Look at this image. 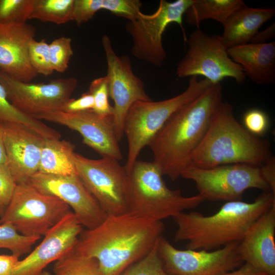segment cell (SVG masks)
Instances as JSON below:
<instances>
[{"label":"cell","instance_id":"1","mask_svg":"<svg viewBox=\"0 0 275 275\" xmlns=\"http://www.w3.org/2000/svg\"><path fill=\"white\" fill-rule=\"evenodd\" d=\"M164 230L162 221L128 212L108 215L97 227L82 230L74 249L95 259L102 275H120L152 250Z\"/></svg>","mask_w":275,"mask_h":275},{"label":"cell","instance_id":"2","mask_svg":"<svg viewBox=\"0 0 275 275\" xmlns=\"http://www.w3.org/2000/svg\"><path fill=\"white\" fill-rule=\"evenodd\" d=\"M222 101V85L212 84L167 120L148 145L163 175L173 181L181 177Z\"/></svg>","mask_w":275,"mask_h":275},{"label":"cell","instance_id":"3","mask_svg":"<svg viewBox=\"0 0 275 275\" xmlns=\"http://www.w3.org/2000/svg\"><path fill=\"white\" fill-rule=\"evenodd\" d=\"M275 205V195L263 192L252 202H226L214 214L179 213L172 218L177 226L176 242L187 241V249L211 251L240 242L252 224Z\"/></svg>","mask_w":275,"mask_h":275},{"label":"cell","instance_id":"4","mask_svg":"<svg viewBox=\"0 0 275 275\" xmlns=\"http://www.w3.org/2000/svg\"><path fill=\"white\" fill-rule=\"evenodd\" d=\"M271 155L268 142L250 132L235 118L233 106L222 101L190 163L202 169L235 163L260 167Z\"/></svg>","mask_w":275,"mask_h":275},{"label":"cell","instance_id":"5","mask_svg":"<svg viewBox=\"0 0 275 275\" xmlns=\"http://www.w3.org/2000/svg\"><path fill=\"white\" fill-rule=\"evenodd\" d=\"M127 174L128 212L132 214L162 221L205 201L199 194L185 197L180 189H170L153 161L137 160Z\"/></svg>","mask_w":275,"mask_h":275},{"label":"cell","instance_id":"6","mask_svg":"<svg viewBox=\"0 0 275 275\" xmlns=\"http://www.w3.org/2000/svg\"><path fill=\"white\" fill-rule=\"evenodd\" d=\"M212 84L208 80L190 77L185 91L171 98L154 101H138L129 108L125 116L124 135L128 143L124 168L128 173L144 147L148 146L169 118L178 109L194 100Z\"/></svg>","mask_w":275,"mask_h":275},{"label":"cell","instance_id":"7","mask_svg":"<svg viewBox=\"0 0 275 275\" xmlns=\"http://www.w3.org/2000/svg\"><path fill=\"white\" fill-rule=\"evenodd\" d=\"M57 197L45 194L29 181L17 184L0 225L11 224L20 234L29 237L44 236L70 211Z\"/></svg>","mask_w":275,"mask_h":275},{"label":"cell","instance_id":"8","mask_svg":"<svg viewBox=\"0 0 275 275\" xmlns=\"http://www.w3.org/2000/svg\"><path fill=\"white\" fill-rule=\"evenodd\" d=\"M187 41V50L176 68L178 77L202 76L212 84L226 77L238 84L244 81L246 76L242 68L229 57L221 36L210 35L197 29Z\"/></svg>","mask_w":275,"mask_h":275},{"label":"cell","instance_id":"9","mask_svg":"<svg viewBox=\"0 0 275 275\" xmlns=\"http://www.w3.org/2000/svg\"><path fill=\"white\" fill-rule=\"evenodd\" d=\"M181 177L192 180L199 195L205 200L226 202L240 200L248 189L270 191L259 167L235 163L202 169L190 163Z\"/></svg>","mask_w":275,"mask_h":275},{"label":"cell","instance_id":"10","mask_svg":"<svg viewBox=\"0 0 275 275\" xmlns=\"http://www.w3.org/2000/svg\"><path fill=\"white\" fill-rule=\"evenodd\" d=\"M192 2L161 0L153 13L146 14L140 11L134 19L128 20L125 28L132 39V54L152 65L162 66L167 59L162 43L163 33L172 23H177L184 30L183 16Z\"/></svg>","mask_w":275,"mask_h":275},{"label":"cell","instance_id":"11","mask_svg":"<svg viewBox=\"0 0 275 275\" xmlns=\"http://www.w3.org/2000/svg\"><path fill=\"white\" fill-rule=\"evenodd\" d=\"M77 174L108 215L128 212V174L119 161L92 159L75 153Z\"/></svg>","mask_w":275,"mask_h":275},{"label":"cell","instance_id":"12","mask_svg":"<svg viewBox=\"0 0 275 275\" xmlns=\"http://www.w3.org/2000/svg\"><path fill=\"white\" fill-rule=\"evenodd\" d=\"M239 242L206 251L179 250L162 236L157 243V252L165 270L172 275H221L241 266Z\"/></svg>","mask_w":275,"mask_h":275},{"label":"cell","instance_id":"13","mask_svg":"<svg viewBox=\"0 0 275 275\" xmlns=\"http://www.w3.org/2000/svg\"><path fill=\"white\" fill-rule=\"evenodd\" d=\"M0 82L11 103L34 119L42 114L60 111L78 85L77 79L72 77L53 79L47 83L26 82L1 70Z\"/></svg>","mask_w":275,"mask_h":275},{"label":"cell","instance_id":"14","mask_svg":"<svg viewBox=\"0 0 275 275\" xmlns=\"http://www.w3.org/2000/svg\"><path fill=\"white\" fill-rule=\"evenodd\" d=\"M101 43L107 63L109 95L114 102V126L119 142L124 136V121L130 106L135 102L152 99L147 94L143 81L133 73L130 58L118 56L107 35L103 36Z\"/></svg>","mask_w":275,"mask_h":275},{"label":"cell","instance_id":"15","mask_svg":"<svg viewBox=\"0 0 275 275\" xmlns=\"http://www.w3.org/2000/svg\"><path fill=\"white\" fill-rule=\"evenodd\" d=\"M29 181L41 192L67 204L87 229L97 227L108 216L77 174L61 176L37 172Z\"/></svg>","mask_w":275,"mask_h":275},{"label":"cell","instance_id":"16","mask_svg":"<svg viewBox=\"0 0 275 275\" xmlns=\"http://www.w3.org/2000/svg\"><path fill=\"white\" fill-rule=\"evenodd\" d=\"M35 119L58 123L77 131L82 138L83 143L102 157L119 161L123 158L113 116L102 117L92 110L76 113L56 111L40 114Z\"/></svg>","mask_w":275,"mask_h":275},{"label":"cell","instance_id":"17","mask_svg":"<svg viewBox=\"0 0 275 275\" xmlns=\"http://www.w3.org/2000/svg\"><path fill=\"white\" fill-rule=\"evenodd\" d=\"M82 227L70 211L44 236L33 251L18 260L12 275H40L49 263L75 248Z\"/></svg>","mask_w":275,"mask_h":275},{"label":"cell","instance_id":"18","mask_svg":"<svg viewBox=\"0 0 275 275\" xmlns=\"http://www.w3.org/2000/svg\"><path fill=\"white\" fill-rule=\"evenodd\" d=\"M6 165L17 184L29 181L38 172L44 138L21 123L3 124Z\"/></svg>","mask_w":275,"mask_h":275},{"label":"cell","instance_id":"19","mask_svg":"<svg viewBox=\"0 0 275 275\" xmlns=\"http://www.w3.org/2000/svg\"><path fill=\"white\" fill-rule=\"evenodd\" d=\"M36 33L35 26L26 22L0 24L1 71L26 82L37 76L29 57V45Z\"/></svg>","mask_w":275,"mask_h":275},{"label":"cell","instance_id":"20","mask_svg":"<svg viewBox=\"0 0 275 275\" xmlns=\"http://www.w3.org/2000/svg\"><path fill=\"white\" fill-rule=\"evenodd\" d=\"M238 250L244 263L268 275H275V205L249 227Z\"/></svg>","mask_w":275,"mask_h":275},{"label":"cell","instance_id":"21","mask_svg":"<svg viewBox=\"0 0 275 275\" xmlns=\"http://www.w3.org/2000/svg\"><path fill=\"white\" fill-rule=\"evenodd\" d=\"M231 59L242 69L245 76L260 85L275 83V42L249 43L228 49Z\"/></svg>","mask_w":275,"mask_h":275},{"label":"cell","instance_id":"22","mask_svg":"<svg viewBox=\"0 0 275 275\" xmlns=\"http://www.w3.org/2000/svg\"><path fill=\"white\" fill-rule=\"evenodd\" d=\"M272 7L252 8L243 5L234 12L223 24L221 36L227 49L250 43L260 27L272 18Z\"/></svg>","mask_w":275,"mask_h":275},{"label":"cell","instance_id":"23","mask_svg":"<svg viewBox=\"0 0 275 275\" xmlns=\"http://www.w3.org/2000/svg\"><path fill=\"white\" fill-rule=\"evenodd\" d=\"M74 149L70 142L44 138L38 172L61 176L77 174Z\"/></svg>","mask_w":275,"mask_h":275},{"label":"cell","instance_id":"24","mask_svg":"<svg viewBox=\"0 0 275 275\" xmlns=\"http://www.w3.org/2000/svg\"><path fill=\"white\" fill-rule=\"evenodd\" d=\"M142 5L139 0H74L73 21L80 26L101 9L131 20L141 11Z\"/></svg>","mask_w":275,"mask_h":275},{"label":"cell","instance_id":"25","mask_svg":"<svg viewBox=\"0 0 275 275\" xmlns=\"http://www.w3.org/2000/svg\"><path fill=\"white\" fill-rule=\"evenodd\" d=\"M245 4L242 0H193L185 14L187 24L199 26L206 19L222 24L237 9Z\"/></svg>","mask_w":275,"mask_h":275},{"label":"cell","instance_id":"26","mask_svg":"<svg viewBox=\"0 0 275 275\" xmlns=\"http://www.w3.org/2000/svg\"><path fill=\"white\" fill-rule=\"evenodd\" d=\"M21 123L29 126L44 138L60 139L61 135L40 120L20 112L9 101L6 90L0 82V124Z\"/></svg>","mask_w":275,"mask_h":275},{"label":"cell","instance_id":"27","mask_svg":"<svg viewBox=\"0 0 275 275\" xmlns=\"http://www.w3.org/2000/svg\"><path fill=\"white\" fill-rule=\"evenodd\" d=\"M74 0H34L29 19L62 24L73 21Z\"/></svg>","mask_w":275,"mask_h":275},{"label":"cell","instance_id":"28","mask_svg":"<svg viewBox=\"0 0 275 275\" xmlns=\"http://www.w3.org/2000/svg\"><path fill=\"white\" fill-rule=\"evenodd\" d=\"M54 275H102L97 261L77 252L74 248L56 260Z\"/></svg>","mask_w":275,"mask_h":275},{"label":"cell","instance_id":"29","mask_svg":"<svg viewBox=\"0 0 275 275\" xmlns=\"http://www.w3.org/2000/svg\"><path fill=\"white\" fill-rule=\"evenodd\" d=\"M40 238L23 235L9 223L0 225V248L10 250L12 255L19 258L29 253Z\"/></svg>","mask_w":275,"mask_h":275},{"label":"cell","instance_id":"30","mask_svg":"<svg viewBox=\"0 0 275 275\" xmlns=\"http://www.w3.org/2000/svg\"><path fill=\"white\" fill-rule=\"evenodd\" d=\"M33 3L34 0H0V24L26 23Z\"/></svg>","mask_w":275,"mask_h":275},{"label":"cell","instance_id":"31","mask_svg":"<svg viewBox=\"0 0 275 275\" xmlns=\"http://www.w3.org/2000/svg\"><path fill=\"white\" fill-rule=\"evenodd\" d=\"M157 243L145 257L131 265L120 275H172L167 272L163 267L158 254Z\"/></svg>","mask_w":275,"mask_h":275},{"label":"cell","instance_id":"32","mask_svg":"<svg viewBox=\"0 0 275 275\" xmlns=\"http://www.w3.org/2000/svg\"><path fill=\"white\" fill-rule=\"evenodd\" d=\"M72 39L61 37L49 44L50 60L54 71L64 72L69 67V61L73 54Z\"/></svg>","mask_w":275,"mask_h":275},{"label":"cell","instance_id":"33","mask_svg":"<svg viewBox=\"0 0 275 275\" xmlns=\"http://www.w3.org/2000/svg\"><path fill=\"white\" fill-rule=\"evenodd\" d=\"M30 62L37 74L49 76L54 71L50 60L49 44L45 39L33 40L29 45Z\"/></svg>","mask_w":275,"mask_h":275},{"label":"cell","instance_id":"34","mask_svg":"<svg viewBox=\"0 0 275 275\" xmlns=\"http://www.w3.org/2000/svg\"><path fill=\"white\" fill-rule=\"evenodd\" d=\"M89 92L92 95L93 111L102 117L113 116L114 107L109 102V90L106 76L96 78L90 84Z\"/></svg>","mask_w":275,"mask_h":275},{"label":"cell","instance_id":"35","mask_svg":"<svg viewBox=\"0 0 275 275\" xmlns=\"http://www.w3.org/2000/svg\"><path fill=\"white\" fill-rule=\"evenodd\" d=\"M17 184L6 164H0V216L8 206Z\"/></svg>","mask_w":275,"mask_h":275},{"label":"cell","instance_id":"36","mask_svg":"<svg viewBox=\"0 0 275 275\" xmlns=\"http://www.w3.org/2000/svg\"><path fill=\"white\" fill-rule=\"evenodd\" d=\"M243 122L244 127L256 135L263 134L268 125V119L265 113L256 108L251 109L245 113Z\"/></svg>","mask_w":275,"mask_h":275},{"label":"cell","instance_id":"37","mask_svg":"<svg viewBox=\"0 0 275 275\" xmlns=\"http://www.w3.org/2000/svg\"><path fill=\"white\" fill-rule=\"evenodd\" d=\"M94 98L91 93L88 91L84 93L77 99L70 98L62 106L60 111L66 113H76L93 110Z\"/></svg>","mask_w":275,"mask_h":275},{"label":"cell","instance_id":"38","mask_svg":"<svg viewBox=\"0 0 275 275\" xmlns=\"http://www.w3.org/2000/svg\"><path fill=\"white\" fill-rule=\"evenodd\" d=\"M261 175L270 191L275 195V158L271 155L260 167Z\"/></svg>","mask_w":275,"mask_h":275},{"label":"cell","instance_id":"39","mask_svg":"<svg viewBox=\"0 0 275 275\" xmlns=\"http://www.w3.org/2000/svg\"><path fill=\"white\" fill-rule=\"evenodd\" d=\"M19 260V257L13 255H1L0 275H12L13 269Z\"/></svg>","mask_w":275,"mask_h":275},{"label":"cell","instance_id":"40","mask_svg":"<svg viewBox=\"0 0 275 275\" xmlns=\"http://www.w3.org/2000/svg\"><path fill=\"white\" fill-rule=\"evenodd\" d=\"M275 36V23H271L265 30L259 31L254 36L250 43L254 44H264L273 39Z\"/></svg>","mask_w":275,"mask_h":275},{"label":"cell","instance_id":"41","mask_svg":"<svg viewBox=\"0 0 275 275\" xmlns=\"http://www.w3.org/2000/svg\"><path fill=\"white\" fill-rule=\"evenodd\" d=\"M221 275H268L251 265L244 263L241 266L231 271L224 273Z\"/></svg>","mask_w":275,"mask_h":275},{"label":"cell","instance_id":"42","mask_svg":"<svg viewBox=\"0 0 275 275\" xmlns=\"http://www.w3.org/2000/svg\"><path fill=\"white\" fill-rule=\"evenodd\" d=\"M6 154L4 139L3 124H0V164H6Z\"/></svg>","mask_w":275,"mask_h":275},{"label":"cell","instance_id":"43","mask_svg":"<svg viewBox=\"0 0 275 275\" xmlns=\"http://www.w3.org/2000/svg\"><path fill=\"white\" fill-rule=\"evenodd\" d=\"M40 275H52L49 272L44 270Z\"/></svg>","mask_w":275,"mask_h":275},{"label":"cell","instance_id":"44","mask_svg":"<svg viewBox=\"0 0 275 275\" xmlns=\"http://www.w3.org/2000/svg\"><path fill=\"white\" fill-rule=\"evenodd\" d=\"M0 256H1V255H0Z\"/></svg>","mask_w":275,"mask_h":275}]
</instances>
